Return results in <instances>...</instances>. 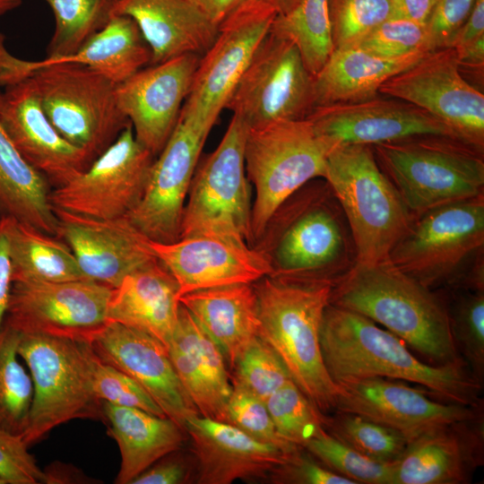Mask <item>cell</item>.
Listing matches in <instances>:
<instances>
[{"label": "cell", "mask_w": 484, "mask_h": 484, "mask_svg": "<svg viewBox=\"0 0 484 484\" xmlns=\"http://www.w3.org/2000/svg\"><path fill=\"white\" fill-rule=\"evenodd\" d=\"M94 393L101 402L136 408L160 417L163 411L149 393L133 378L100 360L94 376Z\"/></svg>", "instance_id": "7dc6e473"}, {"label": "cell", "mask_w": 484, "mask_h": 484, "mask_svg": "<svg viewBox=\"0 0 484 484\" xmlns=\"http://www.w3.org/2000/svg\"><path fill=\"white\" fill-rule=\"evenodd\" d=\"M324 184L292 194L281 211L271 264L287 280L333 286L357 264L353 238L331 187Z\"/></svg>", "instance_id": "5b68a950"}, {"label": "cell", "mask_w": 484, "mask_h": 484, "mask_svg": "<svg viewBox=\"0 0 484 484\" xmlns=\"http://www.w3.org/2000/svg\"><path fill=\"white\" fill-rule=\"evenodd\" d=\"M279 436L299 447L324 430L323 416L290 379L264 402Z\"/></svg>", "instance_id": "60d3db41"}, {"label": "cell", "mask_w": 484, "mask_h": 484, "mask_svg": "<svg viewBox=\"0 0 484 484\" xmlns=\"http://www.w3.org/2000/svg\"><path fill=\"white\" fill-rule=\"evenodd\" d=\"M22 0H0V16L17 8Z\"/></svg>", "instance_id": "680465c9"}, {"label": "cell", "mask_w": 484, "mask_h": 484, "mask_svg": "<svg viewBox=\"0 0 484 484\" xmlns=\"http://www.w3.org/2000/svg\"><path fill=\"white\" fill-rule=\"evenodd\" d=\"M378 93L423 108L459 139L484 150V95L462 75L454 48L428 52L386 80Z\"/></svg>", "instance_id": "9a60e30c"}, {"label": "cell", "mask_w": 484, "mask_h": 484, "mask_svg": "<svg viewBox=\"0 0 484 484\" xmlns=\"http://www.w3.org/2000/svg\"><path fill=\"white\" fill-rule=\"evenodd\" d=\"M0 484H6V482L3 479L0 478Z\"/></svg>", "instance_id": "91938a15"}, {"label": "cell", "mask_w": 484, "mask_h": 484, "mask_svg": "<svg viewBox=\"0 0 484 484\" xmlns=\"http://www.w3.org/2000/svg\"><path fill=\"white\" fill-rule=\"evenodd\" d=\"M112 15L136 23L151 65L188 53L202 56L219 34V25L191 0H116Z\"/></svg>", "instance_id": "83f0119b"}, {"label": "cell", "mask_w": 484, "mask_h": 484, "mask_svg": "<svg viewBox=\"0 0 484 484\" xmlns=\"http://www.w3.org/2000/svg\"><path fill=\"white\" fill-rule=\"evenodd\" d=\"M200 57L188 53L143 67L116 87L135 139L154 157L177 125Z\"/></svg>", "instance_id": "ac0fdd59"}, {"label": "cell", "mask_w": 484, "mask_h": 484, "mask_svg": "<svg viewBox=\"0 0 484 484\" xmlns=\"http://www.w3.org/2000/svg\"><path fill=\"white\" fill-rule=\"evenodd\" d=\"M445 297L452 335L468 369L484 378V290L450 289Z\"/></svg>", "instance_id": "ab89813d"}, {"label": "cell", "mask_w": 484, "mask_h": 484, "mask_svg": "<svg viewBox=\"0 0 484 484\" xmlns=\"http://www.w3.org/2000/svg\"><path fill=\"white\" fill-rule=\"evenodd\" d=\"M427 53L385 57L358 47L335 48L314 76L315 108L376 97L386 80L411 67Z\"/></svg>", "instance_id": "1f68e13d"}, {"label": "cell", "mask_w": 484, "mask_h": 484, "mask_svg": "<svg viewBox=\"0 0 484 484\" xmlns=\"http://www.w3.org/2000/svg\"><path fill=\"white\" fill-rule=\"evenodd\" d=\"M323 427L342 444L383 462L397 461L409 443L398 431L351 412L334 411L324 414Z\"/></svg>", "instance_id": "f35d334b"}, {"label": "cell", "mask_w": 484, "mask_h": 484, "mask_svg": "<svg viewBox=\"0 0 484 484\" xmlns=\"http://www.w3.org/2000/svg\"><path fill=\"white\" fill-rule=\"evenodd\" d=\"M102 420L117 442L121 463L117 484H131L162 457L179 451L186 431L168 417L102 402Z\"/></svg>", "instance_id": "4dcf8cb0"}, {"label": "cell", "mask_w": 484, "mask_h": 484, "mask_svg": "<svg viewBox=\"0 0 484 484\" xmlns=\"http://www.w3.org/2000/svg\"><path fill=\"white\" fill-rule=\"evenodd\" d=\"M226 422L285 454H291L303 448L283 440L276 431L264 402L237 385H232Z\"/></svg>", "instance_id": "f6af8a7d"}, {"label": "cell", "mask_w": 484, "mask_h": 484, "mask_svg": "<svg viewBox=\"0 0 484 484\" xmlns=\"http://www.w3.org/2000/svg\"><path fill=\"white\" fill-rule=\"evenodd\" d=\"M171 453L138 475L131 484H180L189 480L190 471L185 460Z\"/></svg>", "instance_id": "f5cc1de1"}, {"label": "cell", "mask_w": 484, "mask_h": 484, "mask_svg": "<svg viewBox=\"0 0 484 484\" xmlns=\"http://www.w3.org/2000/svg\"><path fill=\"white\" fill-rule=\"evenodd\" d=\"M23 436L0 429V478L6 484L47 483Z\"/></svg>", "instance_id": "c3c4849f"}, {"label": "cell", "mask_w": 484, "mask_h": 484, "mask_svg": "<svg viewBox=\"0 0 484 484\" xmlns=\"http://www.w3.org/2000/svg\"><path fill=\"white\" fill-rule=\"evenodd\" d=\"M231 371L233 385L263 402L291 379L277 353L259 336L241 353Z\"/></svg>", "instance_id": "7bdbcfd3"}, {"label": "cell", "mask_w": 484, "mask_h": 484, "mask_svg": "<svg viewBox=\"0 0 484 484\" xmlns=\"http://www.w3.org/2000/svg\"><path fill=\"white\" fill-rule=\"evenodd\" d=\"M154 156L137 142L129 124L91 165L54 187V209L95 219L127 216L141 201Z\"/></svg>", "instance_id": "5bb4252c"}, {"label": "cell", "mask_w": 484, "mask_h": 484, "mask_svg": "<svg viewBox=\"0 0 484 484\" xmlns=\"http://www.w3.org/2000/svg\"><path fill=\"white\" fill-rule=\"evenodd\" d=\"M55 17V30L48 45V58L75 53L112 16L114 0H44Z\"/></svg>", "instance_id": "74e56055"}, {"label": "cell", "mask_w": 484, "mask_h": 484, "mask_svg": "<svg viewBox=\"0 0 484 484\" xmlns=\"http://www.w3.org/2000/svg\"><path fill=\"white\" fill-rule=\"evenodd\" d=\"M226 108L249 129L307 118L315 108L314 75L305 66L297 47L269 30Z\"/></svg>", "instance_id": "7c38bea8"}, {"label": "cell", "mask_w": 484, "mask_h": 484, "mask_svg": "<svg viewBox=\"0 0 484 484\" xmlns=\"http://www.w3.org/2000/svg\"><path fill=\"white\" fill-rule=\"evenodd\" d=\"M18 354L26 363L33 385L29 424L23 435L29 446L70 420H102V402L93 388L99 359L89 341L20 333Z\"/></svg>", "instance_id": "52a82bcc"}, {"label": "cell", "mask_w": 484, "mask_h": 484, "mask_svg": "<svg viewBox=\"0 0 484 484\" xmlns=\"http://www.w3.org/2000/svg\"><path fill=\"white\" fill-rule=\"evenodd\" d=\"M54 211L56 237L69 246L87 280L115 289L125 277L158 259L150 239L127 216L103 220Z\"/></svg>", "instance_id": "44dd1931"}, {"label": "cell", "mask_w": 484, "mask_h": 484, "mask_svg": "<svg viewBox=\"0 0 484 484\" xmlns=\"http://www.w3.org/2000/svg\"><path fill=\"white\" fill-rule=\"evenodd\" d=\"M324 179L349 224L357 264L389 260L414 216L366 144H336L329 152Z\"/></svg>", "instance_id": "8992f818"}, {"label": "cell", "mask_w": 484, "mask_h": 484, "mask_svg": "<svg viewBox=\"0 0 484 484\" xmlns=\"http://www.w3.org/2000/svg\"><path fill=\"white\" fill-rule=\"evenodd\" d=\"M35 71L34 61L15 57L7 50L0 33V86H8L30 77Z\"/></svg>", "instance_id": "11a10c76"}, {"label": "cell", "mask_w": 484, "mask_h": 484, "mask_svg": "<svg viewBox=\"0 0 484 484\" xmlns=\"http://www.w3.org/2000/svg\"><path fill=\"white\" fill-rule=\"evenodd\" d=\"M20 333L4 324L0 333V429L24 435L33 398L30 375L20 363Z\"/></svg>", "instance_id": "8d00e7d4"}, {"label": "cell", "mask_w": 484, "mask_h": 484, "mask_svg": "<svg viewBox=\"0 0 484 484\" xmlns=\"http://www.w3.org/2000/svg\"><path fill=\"white\" fill-rule=\"evenodd\" d=\"M248 129L233 115L216 149L198 162L183 210L179 238L206 236L249 246L253 203L245 167Z\"/></svg>", "instance_id": "30bf717a"}, {"label": "cell", "mask_w": 484, "mask_h": 484, "mask_svg": "<svg viewBox=\"0 0 484 484\" xmlns=\"http://www.w3.org/2000/svg\"><path fill=\"white\" fill-rule=\"evenodd\" d=\"M437 0H392L390 18L426 25Z\"/></svg>", "instance_id": "9f6ffc18"}, {"label": "cell", "mask_w": 484, "mask_h": 484, "mask_svg": "<svg viewBox=\"0 0 484 484\" xmlns=\"http://www.w3.org/2000/svg\"><path fill=\"white\" fill-rule=\"evenodd\" d=\"M476 0H437L426 23L430 50L450 48Z\"/></svg>", "instance_id": "681fc988"}, {"label": "cell", "mask_w": 484, "mask_h": 484, "mask_svg": "<svg viewBox=\"0 0 484 484\" xmlns=\"http://www.w3.org/2000/svg\"><path fill=\"white\" fill-rule=\"evenodd\" d=\"M219 26L235 13L251 7L272 9L277 15L288 13L301 0H191Z\"/></svg>", "instance_id": "816d5d0a"}, {"label": "cell", "mask_w": 484, "mask_h": 484, "mask_svg": "<svg viewBox=\"0 0 484 484\" xmlns=\"http://www.w3.org/2000/svg\"><path fill=\"white\" fill-rule=\"evenodd\" d=\"M326 468L355 484H393V462L372 460L330 436L325 430L304 447Z\"/></svg>", "instance_id": "b9f144b4"}, {"label": "cell", "mask_w": 484, "mask_h": 484, "mask_svg": "<svg viewBox=\"0 0 484 484\" xmlns=\"http://www.w3.org/2000/svg\"><path fill=\"white\" fill-rule=\"evenodd\" d=\"M335 48L357 45L362 38L390 18L392 0H327Z\"/></svg>", "instance_id": "ee69618b"}, {"label": "cell", "mask_w": 484, "mask_h": 484, "mask_svg": "<svg viewBox=\"0 0 484 484\" xmlns=\"http://www.w3.org/2000/svg\"><path fill=\"white\" fill-rule=\"evenodd\" d=\"M270 31L297 47L305 66L314 76L334 50L327 0H301L288 13L277 15Z\"/></svg>", "instance_id": "d590c367"}, {"label": "cell", "mask_w": 484, "mask_h": 484, "mask_svg": "<svg viewBox=\"0 0 484 484\" xmlns=\"http://www.w3.org/2000/svg\"><path fill=\"white\" fill-rule=\"evenodd\" d=\"M179 302L218 344L230 370L258 337V302L254 283L194 290L180 296Z\"/></svg>", "instance_id": "f546056e"}, {"label": "cell", "mask_w": 484, "mask_h": 484, "mask_svg": "<svg viewBox=\"0 0 484 484\" xmlns=\"http://www.w3.org/2000/svg\"><path fill=\"white\" fill-rule=\"evenodd\" d=\"M258 336L286 367L291 380L323 414L335 411L340 387L323 360L320 328L333 286L265 276L254 283Z\"/></svg>", "instance_id": "3957f363"}, {"label": "cell", "mask_w": 484, "mask_h": 484, "mask_svg": "<svg viewBox=\"0 0 484 484\" xmlns=\"http://www.w3.org/2000/svg\"><path fill=\"white\" fill-rule=\"evenodd\" d=\"M9 250L13 282L86 279L64 240L13 220L9 229Z\"/></svg>", "instance_id": "e575fe53"}, {"label": "cell", "mask_w": 484, "mask_h": 484, "mask_svg": "<svg viewBox=\"0 0 484 484\" xmlns=\"http://www.w3.org/2000/svg\"><path fill=\"white\" fill-rule=\"evenodd\" d=\"M276 16L272 9L257 6L220 24L216 39L200 57L179 120L209 135Z\"/></svg>", "instance_id": "4fadbf2b"}, {"label": "cell", "mask_w": 484, "mask_h": 484, "mask_svg": "<svg viewBox=\"0 0 484 484\" xmlns=\"http://www.w3.org/2000/svg\"><path fill=\"white\" fill-rule=\"evenodd\" d=\"M113 289L91 280L13 282L4 324L20 333L91 341L108 321Z\"/></svg>", "instance_id": "2e32d148"}, {"label": "cell", "mask_w": 484, "mask_h": 484, "mask_svg": "<svg viewBox=\"0 0 484 484\" xmlns=\"http://www.w3.org/2000/svg\"><path fill=\"white\" fill-rule=\"evenodd\" d=\"M330 304L383 325L432 365H466L452 335L445 295L389 260L356 264L333 286Z\"/></svg>", "instance_id": "7a4b0ae2"}, {"label": "cell", "mask_w": 484, "mask_h": 484, "mask_svg": "<svg viewBox=\"0 0 484 484\" xmlns=\"http://www.w3.org/2000/svg\"><path fill=\"white\" fill-rule=\"evenodd\" d=\"M151 54L136 23L125 15H112L75 53L60 58L35 61L36 70L55 64H78L119 84L147 64Z\"/></svg>", "instance_id": "836d02e7"}, {"label": "cell", "mask_w": 484, "mask_h": 484, "mask_svg": "<svg viewBox=\"0 0 484 484\" xmlns=\"http://www.w3.org/2000/svg\"><path fill=\"white\" fill-rule=\"evenodd\" d=\"M336 145L319 135L307 118L250 128L245 143L246 177L255 186L251 229L264 234L281 206L315 178H324Z\"/></svg>", "instance_id": "9c48e42d"}, {"label": "cell", "mask_w": 484, "mask_h": 484, "mask_svg": "<svg viewBox=\"0 0 484 484\" xmlns=\"http://www.w3.org/2000/svg\"><path fill=\"white\" fill-rule=\"evenodd\" d=\"M303 449L290 455L285 463L270 475V480L275 483L355 484L303 453Z\"/></svg>", "instance_id": "f907efd6"}, {"label": "cell", "mask_w": 484, "mask_h": 484, "mask_svg": "<svg viewBox=\"0 0 484 484\" xmlns=\"http://www.w3.org/2000/svg\"><path fill=\"white\" fill-rule=\"evenodd\" d=\"M371 147L414 218L484 194V150L463 141L427 134Z\"/></svg>", "instance_id": "ba28073f"}, {"label": "cell", "mask_w": 484, "mask_h": 484, "mask_svg": "<svg viewBox=\"0 0 484 484\" xmlns=\"http://www.w3.org/2000/svg\"><path fill=\"white\" fill-rule=\"evenodd\" d=\"M115 1H116V0H114V2H115Z\"/></svg>", "instance_id": "94428289"}, {"label": "cell", "mask_w": 484, "mask_h": 484, "mask_svg": "<svg viewBox=\"0 0 484 484\" xmlns=\"http://www.w3.org/2000/svg\"><path fill=\"white\" fill-rule=\"evenodd\" d=\"M30 78L53 126L91 162L130 124L117 105V84L91 68L48 65Z\"/></svg>", "instance_id": "8fae6325"}, {"label": "cell", "mask_w": 484, "mask_h": 484, "mask_svg": "<svg viewBox=\"0 0 484 484\" xmlns=\"http://www.w3.org/2000/svg\"><path fill=\"white\" fill-rule=\"evenodd\" d=\"M353 47L385 57L431 51L426 25L396 18H388Z\"/></svg>", "instance_id": "bcb514c9"}, {"label": "cell", "mask_w": 484, "mask_h": 484, "mask_svg": "<svg viewBox=\"0 0 484 484\" xmlns=\"http://www.w3.org/2000/svg\"><path fill=\"white\" fill-rule=\"evenodd\" d=\"M52 186L16 149L0 123V217L56 236Z\"/></svg>", "instance_id": "d6a6232c"}, {"label": "cell", "mask_w": 484, "mask_h": 484, "mask_svg": "<svg viewBox=\"0 0 484 484\" xmlns=\"http://www.w3.org/2000/svg\"><path fill=\"white\" fill-rule=\"evenodd\" d=\"M484 194L414 218L389 261L430 290L484 284Z\"/></svg>", "instance_id": "277c9868"}, {"label": "cell", "mask_w": 484, "mask_h": 484, "mask_svg": "<svg viewBox=\"0 0 484 484\" xmlns=\"http://www.w3.org/2000/svg\"><path fill=\"white\" fill-rule=\"evenodd\" d=\"M150 246L177 281L179 297L203 289L255 283L274 273L268 256L219 238L194 236L170 243L150 240Z\"/></svg>", "instance_id": "cb8c5ba5"}, {"label": "cell", "mask_w": 484, "mask_h": 484, "mask_svg": "<svg viewBox=\"0 0 484 484\" xmlns=\"http://www.w3.org/2000/svg\"><path fill=\"white\" fill-rule=\"evenodd\" d=\"M325 367L337 385L369 377L411 382L441 401L481 406L482 384L466 365H432L415 357L405 342L369 318L328 304L320 328Z\"/></svg>", "instance_id": "6da1fadb"}, {"label": "cell", "mask_w": 484, "mask_h": 484, "mask_svg": "<svg viewBox=\"0 0 484 484\" xmlns=\"http://www.w3.org/2000/svg\"><path fill=\"white\" fill-rule=\"evenodd\" d=\"M208 135L178 119L154 158L139 203L127 215L150 240H177L190 184Z\"/></svg>", "instance_id": "d6986e66"}, {"label": "cell", "mask_w": 484, "mask_h": 484, "mask_svg": "<svg viewBox=\"0 0 484 484\" xmlns=\"http://www.w3.org/2000/svg\"><path fill=\"white\" fill-rule=\"evenodd\" d=\"M167 349L173 367L199 415L226 422L232 385L224 355L181 304L177 324Z\"/></svg>", "instance_id": "4316f807"}, {"label": "cell", "mask_w": 484, "mask_h": 484, "mask_svg": "<svg viewBox=\"0 0 484 484\" xmlns=\"http://www.w3.org/2000/svg\"><path fill=\"white\" fill-rule=\"evenodd\" d=\"M185 430L196 457L200 484L268 478L293 454L262 443L228 422L199 414L186 419Z\"/></svg>", "instance_id": "484cf974"}, {"label": "cell", "mask_w": 484, "mask_h": 484, "mask_svg": "<svg viewBox=\"0 0 484 484\" xmlns=\"http://www.w3.org/2000/svg\"><path fill=\"white\" fill-rule=\"evenodd\" d=\"M90 342L102 363L136 381L166 417L182 429L185 430L187 418L199 414L173 367L167 347L156 338L121 324L108 322Z\"/></svg>", "instance_id": "7402d4cb"}, {"label": "cell", "mask_w": 484, "mask_h": 484, "mask_svg": "<svg viewBox=\"0 0 484 484\" xmlns=\"http://www.w3.org/2000/svg\"><path fill=\"white\" fill-rule=\"evenodd\" d=\"M484 463V417L454 422L408 443L393 484H468Z\"/></svg>", "instance_id": "d4e9b609"}, {"label": "cell", "mask_w": 484, "mask_h": 484, "mask_svg": "<svg viewBox=\"0 0 484 484\" xmlns=\"http://www.w3.org/2000/svg\"><path fill=\"white\" fill-rule=\"evenodd\" d=\"M335 411L355 413L389 427L410 443L441 427L483 416V405L465 406L429 398L425 390L384 377L337 383Z\"/></svg>", "instance_id": "e0dca14e"}, {"label": "cell", "mask_w": 484, "mask_h": 484, "mask_svg": "<svg viewBox=\"0 0 484 484\" xmlns=\"http://www.w3.org/2000/svg\"><path fill=\"white\" fill-rule=\"evenodd\" d=\"M12 219L0 217V333L7 314L13 286L9 250V229Z\"/></svg>", "instance_id": "db71d44e"}, {"label": "cell", "mask_w": 484, "mask_h": 484, "mask_svg": "<svg viewBox=\"0 0 484 484\" xmlns=\"http://www.w3.org/2000/svg\"><path fill=\"white\" fill-rule=\"evenodd\" d=\"M481 36H484V0H476L469 18L458 31L451 47L462 48Z\"/></svg>", "instance_id": "6f0895ef"}, {"label": "cell", "mask_w": 484, "mask_h": 484, "mask_svg": "<svg viewBox=\"0 0 484 484\" xmlns=\"http://www.w3.org/2000/svg\"><path fill=\"white\" fill-rule=\"evenodd\" d=\"M0 123L22 156L48 181L60 186L91 163L64 139L48 118L30 77L0 93Z\"/></svg>", "instance_id": "603a6c76"}, {"label": "cell", "mask_w": 484, "mask_h": 484, "mask_svg": "<svg viewBox=\"0 0 484 484\" xmlns=\"http://www.w3.org/2000/svg\"><path fill=\"white\" fill-rule=\"evenodd\" d=\"M179 307L178 284L157 259L125 277L113 289L108 321L150 334L168 348Z\"/></svg>", "instance_id": "f1b7e54d"}, {"label": "cell", "mask_w": 484, "mask_h": 484, "mask_svg": "<svg viewBox=\"0 0 484 484\" xmlns=\"http://www.w3.org/2000/svg\"><path fill=\"white\" fill-rule=\"evenodd\" d=\"M307 118L319 135L336 144L373 146L427 134L459 139L423 108L382 94L358 102L315 107Z\"/></svg>", "instance_id": "ffe728a7"}]
</instances>
